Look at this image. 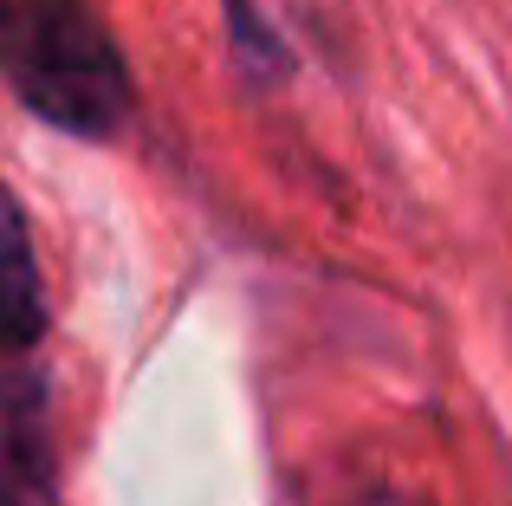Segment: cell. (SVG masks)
<instances>
[{
    "mask_svg": "<svg viewBox=\"0 0 512 506\" xmlns=\"http://www.w3.org/2000/svg\"><path fill=\"white\" fill-rule=\"evenodd\" d=\"M0 78L39 124L104 143L130 117V59L91 0H0Z\"/></svg>",
    "mask_w": 512,
    "mask_h": 506,
    "instance_id": "obj_1",
    "label": "cell"
},
{
    "mask_svg": "<svg viewBox=\"0 0 512 506\" xmlns=\"http://www.w3.org/2000/svg\"><path fill=\"white\" fill-rule=\"evenodd\" d=\"M0 506H59L39 422H0Z\"/></svg>",
    "mask_w": 512,
    "mask_h": 506,
    "instance_id": "obj_3",
    "label": "cell"
},
{
    "mask_svg": "<svg viewBox=\"0 0 512 506\" xmlns=\"http://www.w3.org/2000/svg\"><path fill=\"white\" fill-rule=\"evenodd\" d=\"M221 13H227V46H234V59L247 65L253 78H286L292 72L286 39L273 33V20H266L253 0H221Z\"/></svg>",
    "mask_w": 512,
    "mask_h": 506,
    "instance_id": "obj_4",
    "label": "cell"
},
{
    "mask_svg": "<svg viewBox=\"0 0 512 506\" xmlns=\"http://www.w3.org/2000/svg\"><path fill=\"white\" fill-rule=\"evenodd\" d=\"M39 338H46V279L20 195L0 182V351H33Z\"/></svg>",
    "mask_w": 512,
    "mask_h": 506,
    "instance_id": "obj_2",
    "label": "cell"
},
{
    "mask_svg": "<svg viewBox=\"0 0 512 506\" xmlns=\"http://www.w3.org/2000/svg\"><path fill=\"white\" fill-rule=\"evenodd\" d=\"M363 506H409V500H396V494H376V500H363Z\"/></svg>",
    "mask_w": 512,
    "mask_h": 506,
    "instance_id": "obj_5",
    "label": "cell"
}]
</instances>
